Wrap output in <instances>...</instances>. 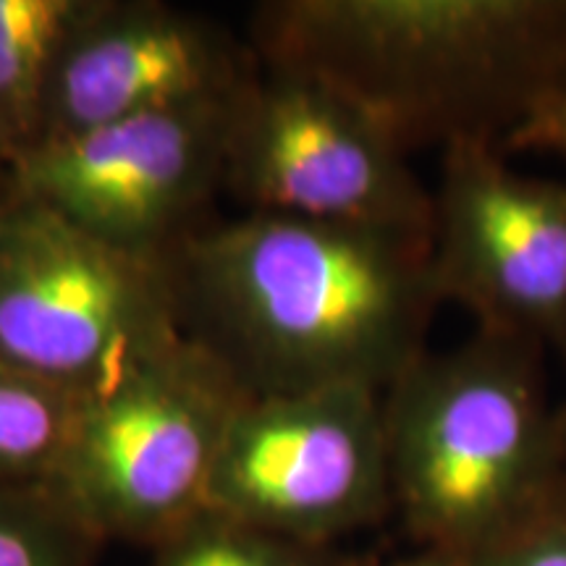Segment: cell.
<instances>
[{
	"instance_id": "1",
	"label": "cell",
	"mask_w": 566,
	"mask_h": 566,
	"mask_svg": "<svg viewBox=\"0 0 566 566\" xmlns=\"http://www.w3.org/2000/svg\"><path fill=\"white\" fill-rule=\"evenodd\" d=\"M184 334L250 396L365 386L424 354L441 304L430 237L247 212L168 254Z\"/></svg>"
},
{
	"instance_id": "2",
	"label": "cell",
	"mask_w": 566,
	"mask_h": 566,
	"mask_svg": "<svg viewBox=\"0 0 566 566\" xmlns=\"http://www.w3.org/2000/svg\"><path fill=\"white\" fill-rule=\"evenodd\" d=\"M252 55L313 76L401 147H501L566 95V0H275Z\"/></svg>"
},
{
	"instance_id": "3",
	"label": "cell",
	"mask_w": 566,
	"mask_h": 566,
	"mask_svg": "<svg viewBox=\"0 0 566 566\" xmlns=\"http://www.w3.org/2000/svg\"><path fill=\"white\" fill-rule=\"evenodd\" d=\"M391 512L420 551L470 562L566 491L535 349L480 331L384 391Z\"/></svg>"
},
{
	"instance_id": "4",
	"label": "cell",
	"mask_w": 566,
	"mask_h": 566,
	"mask_svg": "<svg viewBox=\"0 0 566 566\" xmlns=\"http://www.w3.org/2000/svg\"><path fill=\"white\" fill-rule=\"evenodd\" d=\"M247 388L187 334L80 401L51 483L97 535L158 548L208 504Z\"/></svg>"
},
{
	"instance_id": "5",
	"label": "cell",
	"mask_w": 566,
	"mask_h": 566,
	"mask_svg": "<svg viewBox=\"0 0 566 566\" xmlns=\"http://www.w3.org/2000/svg\"><path fill=\"white\" fill-rule=\"evenodd\" d=\"M179 336L168 258L118 250L11 181L0 205L3 363L90 399Z\"/></svg>"
},
{
	"instance_id": "6",
	"label": "cell",
	"mask_w": 566,
	"mask_h": 566,
	"mask_svg": "<svg viewBox=\"0 0 566 566\" xmlns=\"http://www.w3.org/2000/svg\"><path fill=\"white\" fill-rule=\"evenodd\" d=\"M223 187L250 212L433 233V195L378 118L313 76L258 61L231 103Z\"/></svg>"
},
{
	"instance_id": "7",
	"label": "cell",
	"mask_w": 566,
	"mask_h": 566,
	"mask_svg": "<svg viewBox=\"0 0 566 566\" xmlns=\"http://www.w3.org/2000/svg\"><path fill=\"white\" fill-rule=\"evenodd\" d=\"M205 509L317 548L378 522L391 512L384 394L250 396L223 438Z\"/></svg>"
},
{
	"instance_id": "8",
	"label": "cell",
	"mask_w": 566,
	"mask_h": 566,
	"mask_svg": "<svg viewBox=\"0 0 566 566\" xmlns=\"http://www.w3.org/2000/svg\"><path fill=\"white\" fill-rule=\"evenodd\" d=\"M233 95L45 142L11 163L13 187L118 250L168 258L223 187Z\"/></svg>"
},
{
	"instance_id": "9",
	"label": "cell",
	"mask_w": 566,
	"mask_h": 566,
	"mask_svg": "<svg viewBox=\"0 0 566 566\" xmlns=\"http://www.w3.org/2000/svg\"><path fill=\"white\" fill-rule=\"evenodd\" d=\"M430 254L441 302L483 334L566 357V184L516 171L488 142L446 147Z\"/></svg>"
},
{
	"instance_id": "10",
	"label": "cell",
	"mask_w": 566,
	"mask_h": 566,
	"mask_svg": "<svg viewBox=\"0 0 566 566\" xmlns=\"http://www.w3.org/2000/svg\"><path fill=\"white\" fill-rule=\"evenodd\" d=\"M252 69L254 55L197 13L160 0H92L53 66L34 147L137 113L229 97Z\"/></svg>"
},
{
	"instance_id": "11",
	"label": "cell",
	"mask_w": 566,
	"mask_h": 566,
	"mask_svg": "<svg viewBox=\"0 0 566 566\" xmlns=\"http://www.w3.org/2000/svg\"><path fill=\"white\" fill-rule=\"evenodd\" d=\"M92 0H0V145L11 163L40 139L48 82Z\"/></svg>"
},
{
	"instance_id": "12",
	"label": "cell",
	"mask_w": 566,
	"mask_h": 566,
	"mask_svg": "<svg viewBox=\"0 0 566 566\" xmlns=\"http://www.w3.org/2000/svg\"><path fill=\"white\" fill-rule=\"evenodd\" d=\"M80 401L0 359V483L51 480Z\"/></svg>"
},
{
	"instance_id": "13",
	"label": "cell",
	"mask_w": 566,
	"mask_h": 566,
	"mask_svg": "<svg viewBox=\"0 0 566 566\" xmlns=\"http://www.w3.org/2000/svg\"><path fill=\"white\" fill-rule=\"evenodd\" d=\"M103 543L48 480L0 483V566H92Z\"/></svg>"
},
{
	"instance_id": "14",
	"label": "cell",
	"mask_w": 566,
	"mask_h": 566,
	"mask_svg": "<svg viewBox=\"0 0 566 566\" xmlns=\"http://www.w3.org/2000/svg\"><path fill=\"white\" fill-rule=\"evenodd\" d=\"M153 551L150 566H344L323 548L263 533L212 509H202Z\"/></svg>"
},
{
	"instance_id": "15",
	"label": "cell",
	"mask_w": 566,
	"mask_h": 566,
	"mask_svg": "<svg viewBox=\"0 0 566 566\" xmlns=\"http://www.w3.org/2000/svg\"><path fill=\"white\" fill-rule=\"evenodd\" d=\"M470 566H566V491L527 525L470 558Z\"/></svg>"
},
{
	"instance_id": "16",
	"label": "cell",
	"mask_w": 566,
	"mask_h": 566,
	"mask_svg": "<svg viewBox=\"0 0 566 566\" xmlns=\"http://www.w3.org/2000/svg\"><path fill=\"white\" fill-rule=\"evenodd\" d=\"M501 153H548L566 160V95L522 124L501 145Z\"/></svg>"
},
{
	"instance_id": "17",
	"label": "cell",
	"mask_w": 566,
	"mask_h": 566,
	"mask_svg": "<svg viewBox=\"0 0 566 566\" xmlns=\"http://www.w3.org/2000/svg\"><path fill=\"white\" fill-rule=\"evenodd\" d=\"M386 566H470V564L462 562V558H457V556L438 554V551H420V554L401 558V562H394Z\"/></svg>"
},
{
	"instance_id": "18",
	"label": "cell",
	"mask_w": 566,
	"mask_h": 566,
	"mask_svg": "<svg viewBox=\"0 0 566 566\" xmlns=\"http://www.w3.org/2000/svg\"><path fill=\"white\" fill-rule=\"evenodd\" d=\"M556 422H558V441H562V454L566 464V407L562 412H556Z\"/></svg>"
},
{
	"instance_id": "19",
	"label": "cell",
	"mask_w": 566,
	"mask_h": 566,
	"mask_svg": "<svg viewBox=\"0 0 566 566\" xmlns=\"http://www.w3.org/2000/svg\"><path fill=\"white\" fill-rule=\"evenodd\" d=\"M9 187H11V176H9V168H6V171H0V205H3L6 195H9Z\"/></svg>"
},
{
	"instance_id": "20",
	"label": "cell",
	"mask_w": 566,
	"mask_h": 566,
	"mask_svg": "<svg viewBox=\"0 0 566 566\" xmlns=\"http://www.w3.org/2000/svg\"><path fill=\"white\" fill-rule=\"evenodd\" d=\"M11 166V158L9 155H6V150H3V145H0V171H6V168Z\"/></svg>"
}]
</instances>
